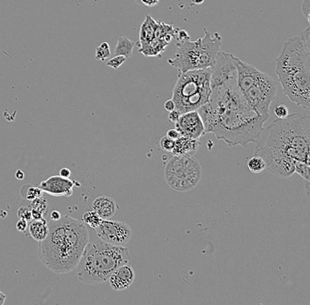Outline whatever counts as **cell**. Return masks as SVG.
Masks as SVG:
<instances>
[{"label": "cell", "instance_id": "1", "mask_svg": "<svg viewBox=\"0 0 310 305\" xmlns=\"http://www.w3.org/2000/svg\"><path fill=\"white\" fill-rule=\"evenodd\" d=\"M209 101L197 112L204 133H212L228 146L246 147L255 142L266 121L252 109L237 84V78L210 84Z\"/></svg>", "mask_w": 310, "mask_h": 305}, {"label": "cell", "instance_id": "2", "mask_svg": "<svg viewBox=\"0 0 310 305\" xmlns=\"http://www.w3.org/2000/svg\"><path fill=\"white\" fill-rule=\"evenodd\" d=\"M254 155L264 159L275 176L289 178L294 174V161L309 164L310 117L293 113L277 119L263 128L256 141Z\"/></svg>", "mask_w": 310, "mask_h": 305}, {"label": "cell", "instance_id": "3", "mask_svg": "<svg viewBox=\"0 0 310 305\" xmlns=\"http://www.w3.org/2000/svg\"><path fill=\"white\" fill-rule=\"evenodd\" d=\"M45 239L38 242V255L47 268L56 273H70L79 264L89 234L80 221L64 215L48 223Z\"/></svg>", "mask_w": 310, "mask_h": 305}, {"label": "cell", "instance_id": "4", "mask_svg": "<svg viewBox=\"0 0 310 305\" xmlns=\"http://www.w3.org/2000/svg\"><path fill=\"white\" fill-rule=\"evenodd\" d=\"M309 29L285 43L276 59V74L292 103L310 108Z\"/></svg>", "mask_w": 310, "mask_h": 305}, {"label": "cell", "instance_id": "5", "mask_svg": "<svg viewBox=\"0 0 310 305\" xmlns=\"http://www.w3.org/2000/svg\"><path fill=\"white\" fill-rule=\"evenodd\" d=\"M130 252L123 245L100 240L88 242L76 269L79 280L87 284L102 283L118 267L129 263Z\"/></svg>", "mask_w": 310, "mask_h": 305}, {"label": "cell", "instance_id": "6", "mask_svg": "<svg viewBox=\"0 0 310 305\" xmlns=\"http://www.w3.org/2000/svg\"><path fill=\"white\" fill-rule=\"evenodd\" d=\"M237 70V84L248 103L256 113L266 121L270 107L274 100L278 86L274 79L251 64L234 57Z\"/></svg>", "mask_w": 310, "mask_h": 305}, {"label": "cell", "instance_id": "7", "mask_svg": "<svg viewBox=\"0 0 310 305\" xmlns=\"http://www.w3.org/2000/svg\"><path fill=\"white\" fill-rule=\"evenodd\" d=\"M204 36L196 41L189 38L177 42V50L168 64L178 71L179 74L192 70L208 69L214 66L221 50L222 39L218 33L212 35L203 29Z\"/></svg>", "mask_w": 310, "mask_h": 305}, {"label": "cell", "instance_id": "8", "mask_svg": "<svg viewBox=\"0 0 310 305\" xmlns=\"http://www.w3.org/2000/svg\"><path fill=\"white\" fill-rule=\"evenodd\" d=\"M211 68L192 70L179 74L172 100L180 114L197 111L209 101Z\"/></svg>", "mask_w": 310, "mask_h": 305}, {"label": "cell", "instance_id": "9", "mask_svg": "<svg viewBox=\"0 0 310 305\" xmlns=\"http://www.w3.org/2000/svg\"><path fill=\"white\" fill-rule=\"evenodd\" d=\"M165 181L177 192L192 190L202 178V167L193 156L173 155L164 168Z\"/></svg>", "mask_w": 310, "mask_h": 305}, {"label": "cell", "instance_id": "10", "mask_svg": "<svg viewBox=\"0 0 310 305\" xmlns=\"http://www.w3.org/2000/svg\"><path fill=\"white\" fill-rule=\"evenodd\" d=\"M95 231L97 237L100 240L111 245L124 246L128 244L132 238V228L120 221L102 219Z\"/></svg>", "mask_w": 310, "mask_h": 305}, {"label": "cell", "instance_id": "11", "mask_svg": "<svg viewBox=\"0 0 310 305\" xmlns=\"http://www.w3.org/2000/svg\"><path fill=\"white\" fill-rule=\"evenodd\" d=\"M176 29L172 25L157 22V28L153 39L146 46L139 48V51L145 57H161L166 48L176 36Z\"/></svg>", "mask_w": 310, "mask_h": 305}, {"label": "cell", "instance_id": "12", "mask_svg": "<svg viewBox=\"0 0 310 305\" xmlns=\"http://www.w3.org/2000/svg\"><path fill=\"white\" fill-rule=\"evenodd\" d=\"M175 126L180 135L189 138L199 139L205 134L203 120L197 111L181 114Z\"/></svg>", "mask_w": 310, "mask_h": 305}, {"label": "cell", "instance_id": "13", "mask_svg": "<svg viewBox=\"0 0 310 305\" xmlns=\"http://www.w3.org/2000/svg\"><path fill=\"white\" fill-rule=\"evenodd\" d=\"M76 184L80 186L78 182L71 181L69 178L61 177L59 175V176H52L45 181H42L40 184V188L43 192L52 196L69 197L72 195L73 188Z\"/></svg>", "mask_w": 310, "mask_h": 305}, {"label": "cell", "instance_id": "14", "mask_svg": "<svg viewBox=\"0 0 310 305\" xmlns=\"http://www.w3.org/2000/svg\"><path fill=\"white\" fill-rule=\"evenodd\" d=\"M111 287L116 291L125 290L132 286L135 280V272L132 266L127 264L122 265L111 273L109 278Z\"/></svg>", "mask_w": 310, "mask_h": 305}, {"label": "cell", "instance_id": "15", "mask_svg": "<svg viewBox=\"0 0 310 305\" xmlns=\"http://www.w3.org/2000/svg\"><path fill=\"white\" fill-rule=\"evenodd\" d=\"M92 208L102 219H111L118 210V205L114 199L107 195H100L94 199Z\"/></svg>", "mask_w": 310, "mask_h": 305}, {"label": "cell", "instance_id": "16", "mask_svg": "<svg viewBox=\"0 0 310 305\" xmlns=\"http://www.w3.org/2000/svg\"><path fill=\"white\" fill-rule=\"evenodd\" d=\"M199 145L198 139L189 138L181 135L175 140V146L171 152L176 156H193Z\"/></svg>", "mask_w": 310, "mask_h": 305}, {"label": "cell", "instance_id": "17", "mask_svg": "<svg viewBox=\"0 0 310 305\" xmlns=\"http://www.w3.org/2000/svg\"><path fill=\"white\" fill-rule=\"evenodd\" d=\"M156 28H157V22H155V20H153L152 16L146 15L145 21L140 27L139 48L146 46V44H148L153 39Z\"/></svg>", "mask_w": 310, "mask_h": 305}, {"label": "cell", "instance_id": "18", "mask_svg": "<svg viewBox=\"0 0 310 305\" xmlns=\"http://www.w3.org/2000/svg\"><path fill=\"white\" fill-rule=\"evenodd\" d=\"M28 229L31 238L37 242L43 241V239H45L49 232L48 224L44 218L41 220L30 221Z\"/></svg>", "mask_w": 310, "mask_h": 305}, {"label": "cell", "instance_id": "19", "mask_svg": "<svg viewBox=\"0 0 310 305\" xmlns=\"http://www.w3.org/2000/svg\"><path fill=\"white\" fill-rule=\"evenodd\" d=\"M136 43L127 37H120L115 48L116 56H124L126 58L132 57Z\"/></svg>", "mask_w": 310, "mask_h": 305}, {"label": "cell", "instance_id": "20", "mask_svg": "<svg viewBox=\"0 0 310 305\" xmlns=\"http://www.w3.org/2000/svg\"><path fill=\"white\" fill-rule=\"evenodd\" d=\"M249 170L253 174H260L266 169V163L262 157L253 155L247 162Z\"/></svg>", "mask_w": 310, "mask_h": 305}, {"label": "cell", "instance_id": "21", "mask_svg": "<svg viewBox=\"0 0 310 305\" xmlns=\"http://www.w3.org/2000/svg\"><path fill=\"white\" fill-rule=\"evenodd\" d=\"M21 195L23 198L28 201H33L36 198H39L43 195V191L41 188L33 187L32 185H24L21 188Z\"/></svg>", "mask_w": 310, "mask_h": 305}, {"label": "cell", "instance_id": "22", "mask_svg": "<svg viewBox=\"0 0 310 305\" xmlns=\"http://www.w3.org/2000/svg\"><path fill=\"white\" fill-rule=\"evenodd\" d=\"M82 221L84 224H87L90 228L96 229L101 223L102 218L94 210H89L83 214Z\"/></svg>", "mask_w": 310, "mask_h": 305}, {"label": "cell", "instance_id": "23", "mask_svg": "<svg viewBox=\"0 0 310 305\" xmlns=\"http://www.w3.org/2000/svg\"><path fill=\"white\" fill-rule=\"evenodd\" d=\"M294 173L299 174V176H301L306 181H309V164L295 160L294 161Z\"/></svg>", "mask_w": 310, "mask_h": 305}, {"label": "cell", "instance_id": "24", "mask_svg": "<svg viewBox=\"0 0 310 305\" xmlns=\"http://www.w3.org/2000/svg\"><path fill=\"white\" fill-rule=\"evenodd\" d=\"M30 207H31V209H33V210L39 211L44 216L47 213L48 209H49V203H48L46 198L43 195V196H41L39 198H36L31 201Z\"/></svg>", "mask_w": 310, "mask_h": 305}, {"label": "cell", "instance_id": "25", "mask_svg": "<svg viewBox=\"0 0 310 305\" xmlns=\"http://www.w3.org/2000/svg\"><path fill=\"white\" fill-rule=\"evenodd\" d=\"M111 48L108 43H100L95 50V58L97 60L102 61L111 57Z\"/></svg>", "mask_w": 310, "mask_h": 305}, {"label": "cell", "instance_id": "26", "mask_svg": "<svg viewBox=\"0 0 310 305\" xmlns=\"http://www.w3.org/2000/svg\"><path fill=\"white\" fill-rule=\"evenodd\" d=\"M175 146V140L168 137L167 135L163 136L160 140V147L166 152H171Z\"/></svg>", "mask_w": 310, "mask_h": 305}, {"label": "cell", "instance_id": "27", "mask_svg": "<svg viewBox=\"0 0 310 305\" xmlns=\"http://www.w3.org/2000/svg\"><path fill=\"white\" fill-rule=\"evenodd\" d=\"M17 216L20 219H23L27 222H30V221L33 220L32 212H31V209L29 207L22 206L19 208L18 211H17Z\"/></svg>", "mask_w": 310, "mask_h": 305}, {"label": "cell", "instance_id": "28", "mask_svg": "<svg viewBox=\"0 0 310 305\" xmlns=\"http://www.w3.org/2000/svg\"><path fill=\"white\" fill-rule=\"evenodd\" d=\"M126 59L127 58L124 56H116L108 61L106 65L109 67L113 68L115 70H118V68L125 63Z\"/></svg>", "mask_w": 310, "mask_h": 305}, {"label": "cell", "instance_id": "29", "mask_svg": "<svg viewBox=\"0 0 310 305\" xmlns=\"http://www.w3.org/2000/svg\"><path fill=\"white\" fill-rule=\"evenodd\" d=\"M274 114L278 119L285 118L289 114L288 108L285 105H278L275 107Z\"/></svg>", "mask_w": 310, "mask_h": 305}, {"label": "cell", "instance_id": "30", "mask_svg": "<svg viewBox=\"0 0 310 305\" xmlns=\"http://www.w3.org/2000/svg\"><path fill=\"white\" fill-rule=\"evenodd\" d=\"M302 13L307 22H309V0H304L302 3Z\"/></svg>", "mask_w": 310, "mask_h": 305}, {"label": "cell", "instance_id": "31", "mask_svg": "<svg viewBox=\"0 0 310 305\" xmlns=\"http://www.w3.org/2000/svg\"><path fill=\"white\" fill-rule=\"evenodd\" d=\"M169 114H168V120L173 122V123H175L176 121H178L179 117H180V115L181 114L179 113L177 110H173L171 112H168Z\"/></svg>", "mask_w": 310, "mask_h": 305}, {"label": "cell", "instance_id": "32", "mask_svg": "<svg viewBox=\"0 0 310 305\" xmlns=\"http://www.w3.org/2000/svg\"><path fill=\"white\" fill-rule=\"evenodd\" d=\"M28 223L29 222H27L26 220H23V219H20L18 221V223L16 224V228H17V230L19 231H22V232H24V231L28 229Z\"/></svg>", "mask_w": 310, "mask_h": 305}, {"label": "cell", "instance_id": "33", "mask_svg": "<svg viewBox=\"0 0 310 305\" xmlns=\"http://www.w3.org/2000/svg\"><path fill=\"white\" fill-rule=\"evenodd\" d=\"M141 4L144 5L145 7L147 8H153L155 6H157L160 0H139Z\"/></svg>", "mask_w": 310, "mask_h": 305}, {"label": "cell", "instance_id": "34", "mask_svg": "<svg viewBox=\"0 0 310 305\" xmlns=\"http://www.w3.org/2000/svg\"><path fill=\"white\" fill-rule=\"evenodd\" d=\"M164 107L166 111H168V112H171V111L175 110V103H174V101L172 100V99H168V100H167V101L165 102Z\"/></svg>", "mask_w": 310, "mask_h": 305}, {"label": "cell", "instance_id": "35", "mask_svg": "<svg viewBox=\"0 0 310 305\" xmlns=\"http://www.w3.org/2000/svg\"><path fill=\"white\" fill-rule=\"evenodd\" d=\"M166 135L171 139H174V140H176V139L178 138L179 136H181V135L179 134V132L176 129H169L167 132V135Z\"/></svg>", "mask_w": 310, "mask_h": 305}, {"label": "cell", "instance_id": "36", "mask_svg": "<svg viewBox=\"0 0 310 305\" xmlns=\"http://www.w3.org/2000/svg\"><path fill=\"white\" fill-rule=\"evenodd\" d=\"M59 175L61 177L69 178L71 176V170L68 169V168H62L59 171Z\"/></svg>", "mask_w": 310, "mask_h": 305}, {"label": "cell", "instance_id": "37", "mask_svg": "<svg viewBox=\"0 0 310 305\" xmlns=\"http://www.w3.org/2000/svg\"><path fill=\"white\" fill-rule=\"evenodd\" d=\"M61 217H62V215H61L60 212H58L57 210H54L50 213V219L51 220H59Z\"/></svg>", "mask_w": 310, "mask_h": 305}, {"label": "cell", "instance_id": "38", "mask_svg": "<svg viewBox=\"0 0 310 305\" xmlns=\"http://www.w3.org/2000/svg\"><path fill=\"white\" fill-rule=\"evenodd\" d=\"M15 177H16L17 180L22 181V180L24 179V177H25V174H24V173H23L22 170H18L16 172V174H15Z\"/></svg>", "mask_w": 310, "mask_h": 305}, {"label": "cell", "instance_id": "39", "mask_svg": "<svg viewBox=\"0 0 310 305\" xmlns=\"http://www.w3.org/2000/svg\"><path fill=\"white\" fill-rule=\"evenodd\" d=\"M6 299H7V295L2 291H0V305L4 304Z\"/></svg>", "mask_w": 310, "mask_h": 305}, {"label": "cell", "instance_id": "40", "mask_svg": "<svg viewBox=\"0 0 310 305\" xmlns=\"http://www.w3.org/2000/svg\"><path fill=\"white\" fill-rule=\"evenodd\" d=\"M196 4H202L203 3V0H193Z\"/></svg>", "mask_w": 310, "mask_h": 305}]
</instances>
